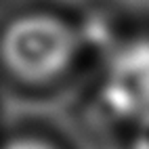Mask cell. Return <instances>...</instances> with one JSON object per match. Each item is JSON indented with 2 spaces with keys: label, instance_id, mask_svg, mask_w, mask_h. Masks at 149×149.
I'll use <instances>...</instances> for the list:
<instances>
[{
  "label": "cell",
  "instance_id": "cell-1",
  "mask_svg": "<svg viewBox=\"0 0 149 149\" xmlns=\"http://www.w3.org/2000/svg\"><path fill=\"white\" fill-rule=\"evenodd\" d=\"M82 51L78 25L55 13H21L0 29V67L23 86L57 84L74 69Z\"/></svg>",
  "mask_w": 149,
  "mask_h": 149
},
{
  "label": "cell",
  "instance_id": "cell-2",
  "mask_svg": "<svg viewBox=\"0 0 149 149\" xmlns=\"http://www.w3.org/2000/svg\"><path fill=\"white\" fill-rule=\"evenodd\" d=\"M99 99L120 122L134 126L149 118V34L122 36L103 55Z\"/></svg>",
  "mask_w": 149,
  "mask_h": 149
},
{
  "label": "cell",
  "instance_id": "cell-3",
  "mask_svg": "<svg viewBox=\"0 0 149 149\" xmlns=\"http://www.w3.org/2000/svg\"><path fill=\"white\" fill-rule=\"evenodd\" d=\"M0 149H61V147L40 134H19L0 143Z\"/></svg>",
  "mask_w": 149,
  "mask_h": 149
},
{
  "label": "cell",
  "instance_id": "cell-4",
  "mask_svg": "<svg viewBox=\"0 0 149 149\" xmlns=\"http://www.w3.org/2000/svg\"><path fill=\"white\" fill-rule=\"evenodd\" d=\"M130 136V149H149V118L132 126Z\"/></svg>",
  "mask_w": 149,
  "mask_h": 149
}]
</instances>
